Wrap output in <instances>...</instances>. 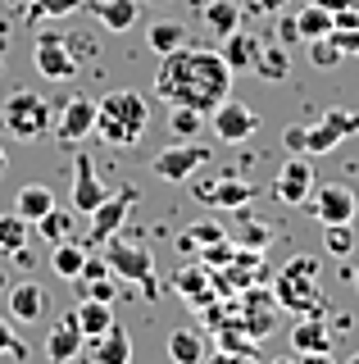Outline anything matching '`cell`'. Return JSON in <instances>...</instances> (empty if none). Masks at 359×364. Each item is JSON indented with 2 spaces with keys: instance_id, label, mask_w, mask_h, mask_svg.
Instances as JSON below:
<instances>
[{
  "instance_id": "cell-50",
  "label": "cell",
  "mask_w": 359,
  "mask_h": 364,
  "mask_svg": "<svg viewBox=\"0 0 359 364\" xmlns=\"http://www.w3.org/2000/svg\"><path fill=\"white\" fill-rule=\"evenodd\" d=\"M300 364H336L332 350H314V355H300Z\"/></svg>"
},
{
  "instance_id": "cell-1",
  "label": "cell",
  "mask_w": 359,
  "mask_h": 364,
  "mask_svg": "<svg viewBox=\"0 0 359 364\" xmlns=\"http://www.w3.org/2000/svg\"><path fill=\"white\" fill-rule=\"evenodd\" d=\"M232 68L223 64L219 50H196V46H177L160 55V73H155V96L164 105H192L200 114L219 109L232 96Z\"/></svg>"
},
{
  "instance_id": "cell-39",
  "label": "cell",
  "mask_w": 359,
  "mask_h": 364,
  "mask_svg": "<svg viewBox=\"0 0 359 364\" xmlns=\"http://www.w3.org/2000/svg\"><path fill=\"white\" fill-rule=\"evenodd\" d=\"M268 242H273V232H268L264 223H255L250 214L241 219V228H237V246H255V250H264Z\"/></svg>"
},
{
  "instance_id": "cell-40",
  "label": "cell",
  "mask_w": 359,
  "mask_h": 364,
  "mask_svg": "<svg viewBox=\"0 0 359 364\" xmlns=\"http://www.w3.org/2000/svg\"><path fill=\"white\" fill-rule=\"evenodd\" d=\"M232 255H237V242H228V237H219L214 246H205V250H200V264H205V269H223V264H228Z\"/></svg>"
},
{
  "instance_id": "cell-11",
  "label": "cell",
  "mask_w": 359,
  "mask_h": 364,
  "mask_svg": "<svg viewBox=\"0 0 359 364\" xmlns=\"http://www.w3.org/2000/svg\"><path fill=\"white\" fill-rule=\"evenodd\" d=\"M209 128H214L219 141H245V136L260 132V114H255L245 100H223L219 109H209Z\"/></svg>"
},
{
  "instance_id": "cell-35",
  "label": "cell",
  "mask_w": 359,
  "mask_h": 364,
  "mask_svg": "<svg viewBox=\"0 0 359 364\" xmlns=\"http://www.w3.org/2000/svg\"><path fill=\"white\" fill-rule=\"evenodd\" d=\"M32 232H41V237L55 246V242H64V237L73 232V219H69V214H60V205H55L50 214H41V219L32 223Z\"/></svg>"
},
{
  "instance_id": "cell-31",
  "label": "cell",
  "mask_w": 359,
  "mask_h": 364,
  "mask_svg": "<svg viewBox=\"0 0 359 364\" xmlns=\"http://www.w3.org/2000/svg\"><path fill=\"white\" fill-rule=\"evenodd\" d=\"M28 237H32V223L23 214H0V250L5 255H14V250H28Z\"/></svg>"
},
{
  "instance_id": "cell-34",
  "label": "cell",
  "mask_w": 359,
  "mask_h": 364,
  "mask_svg": "<svg viewBox=\"0 0 359 364\" xmlns=\"http://www.w3.org/2000/svg\"><path fill=\"white\" fill-rule=\"evenodd\" d=\"M150 50L155 55H168V50H177V46H187V28L182 23H173V18H160V23H150Z\"/></svg>"
},
{
  "instance_id": "cell-25",
  "label": "cell",
  "mask_w": 359,
  "mask_h": 364,
  "mask_svg": "<svg viewBox=\"0 0 359 364\" xmlns=\"http://www.w3.org/2000/svg\"><path fill=\"white\" fill-rule=\"evenodd\" d=\"M250 73L264 77V82H287V77H291V55H287V46H282V41H264L260 55H255V64H250Z\"/></svg>"
},
{
  "instance_id": "cell-9",
  "label": "cell",
  "mask_w": 359,
  "mask_h": 364,
  "mask_svg": "<svg viewBox=\"0 0 359 364\" xmlns=\"http://www.w3.org/2000/svg\"><path fill=\"white\" fill-rule=\"evenodd\" d=\"M187 187H192V196H196L200 205H209V210H245V205L255 200V182H245V178H237V173L214 178V182L187 178Z\"/></svg>"
},
{
  "instance_id": "cell-12",
  "label": "cell",
  "mask_w": 359,
  "mask_h": 364,
  "mask_svg": "<svg viewBox=\"0 0 359 364\" xmlns=\"http://www.w3.org/2000/svg\"><path fill=\"white\" fill-rule=\"evenodd\" d=\"M96 132V100L92 96H73L64 100V109H55V136L60 146H77Z\"/></svg>"
},
{
  "instance_id": "cell-8",
  "label": "cell",
  "mask_w": 359,
  "mask_h": 364,
  "mask_svg": "<svg viewBox=\"0 0 359 364\" xmlns=\"http://www.w3.org/2000/svg\"><path fill=\"white\" fill-rule=\"evenodd\" d=\"M237 314H241L245 333H250L255 341L273 337V333H277V323H282V305H277V296H273V291H264L260 282L241 291V310H237Z\"/></svg>"
},
{
  "instance_id": "cell-49",
  "label": "cell",
  "mask_w": 359,
  "mask_h": 364,
  "mask_svg": "<svg viewBox=\"0 0 359 364\" xmlns=\"http://www.w3.org/2000/svg\"><path fill=\"white\" fill-rule=\"evenodd\" d=\"M314 5H323L328 14H336V9H350V5H359V0H314Z\"/></svg>"
},
{
  "instance_id": "cell-17",
  "label": "cell",
  "mask_w": 359,
  "mask_h": 364,
  "mask_svg": "<svg viewBox=\"0 0 359 364\" xmlns=\"http://www.w3.org/2000/svg\"><path fill=\"white\" fill-rule=\"evenodd\" d=\"M82 346H87V337H82V328H77V318H60V323L50 328V337H46V360L50 364H73L77 355H82Z\"/></svg>"
},
{
  "instance_id": "cell-14",
  "label": "cell",
  "mask_w": 359,
  "mask_h": 364,
  "mask_svg": "<svg viewBox=\"0 0 359 364\" xmlns=\"http://www.w3.org/2000/svg\"><path fill=\"white\" fill-rule=\"evenodd\" d=\"M305 205L314 210V219H319V223H355V210H359L355 191L350 187H336V182H328V187H314Z\"/></svg>"
},
{
  "instance_id": "cell-6",
  "label": "cell",
  "mask_w": 359,
  "mask_h": 364,
  "mask_svg": "<svg viewBox=\"0 0 359 364\" xmlns=\"http://www.w3.org/2000/svg\"><path fill=\"white\" fill-rule=\"evenodd\" d=\"M355 132H359V109L328 105L319 123H305V146H300V155H332L336 146Z\"/></svg>"
},
{
  "instance_id": "cell-15",
  "label": "cell",
  "mask_w": 359,
  "mask_h": 364,
  "mask_svg": "<svg viewBox=\"0 0 359 364\" xmlns=\"http://www.w3.org/2000/svg\"><path fill=\"white\" fill-rule=\"evenodd\" d=\"M309 191H314V168L300 155H291L282 164V173H277V182H273V196L282 205H305Z\"/></svg>"
},
{
  "instance_id": "cell-13",
  "label": "cell",
  "mask_w": 359,
  "mask_h": 364,
  "mask_svg": "<svg viewBox=\"0 0 359 364\" xmlns=\"http://www.w3.org/2000/svg\"><path fill=\"white\" fill-rule=\"evenodd\" d=\"M132 200H137V191L123 187V191H109L105 200L92 210V246H105L109 237H118V228L128 223L132 214Z\"/></svg>"
},
{
  "instance_id": "cell-47",
  "label": "cell",
  "mask_w": 359,
  "mask_h": 364,
  "mask_svg": "<svg viewBox=\"0 0 359 364\" xmlns=\"http://www.w3.org/2000/svg\"><path fill=\"white\" fill-rule=\"evenodd\" d=\"M282 146H287V151H296V155H300V146H305V123H291V128L282 132Z\"/></svg>"
},
{
  "instance_id": "cell-41",
  "label": "cell",
  "mask_w": 359,
  "mask_h": 364,
  "mask_svg": "<svg viewBox=\"0 0 359 364\" xmlns=\"http://www.w3.org/2000/svg\"><path fill=\"white\" fill-rule=\"evenodd\" d=\"M332 41L341 55H359V28H332Z\"/></svg>"
},
{
  "instance_id": "cell-7",
  "label": "cell",
  "mask_w": 359,
  "mask_h": 364,
  "mask_svg": "<svg viewBox=\"0 0 359 364\" xmlns=\"http://www.w3.org/2000/svg\"><path fill=\"white\" fill-rule=\"evenodd\" d=\"M209 159V146L205 141H177V146H164L160 155L150 159V173L155 178H164V182H187V178H196V168Z\"/></svg>"
},
{
  "instance_id": "cell-52",
  "label": "cell",
  "mask_w": 359,
  "mask_h": 364,
  "mask_svg": "<svg viewBox=\"0 0 359 364\" xmlns=\"http://www.w3.org/2000/svg\"><path fill=\"white\" fill-rule=\"evenodd\" d=\"M273 364H300V355H282V360H273Z\"/></svg>"
},
{
  "instance_id": "cell-10",
  "label": "cell",
  "mask_w": 359,
  "mask_h": 364,
  "mask_svg": "<svg viewBox=\"0 0 359 364\" xmlns=\"http://www.w3.org/2000/svg\"><path fill=\"white\" fill-rule=\"evenodd\" d=\"M32 64H37V73L46 77V82H69L77 73V60H73L69 41H64L60 32H41L37 50H32Z\"/></svg>"
},
{
  "instance_id": "cell-22",
  "label": "cell",
  "mask_w": 359,
  "mask_h": 364,
  "mask_svg": "<svg viewBox=\"0 0 359 364\" xmlns=\"http://www.w3.org/2000/svg\"><path fill=\"white\" fill-rule=\"evenodd\" d=\"M87 346H92V364H132V337L118 323L105 328L100 337H92Z\"/></svg>"
},
{
  "instance_id": "cell-38",
  "label": "cell",
  "mask_w": 359,
  "mask_h": 364,
  "mask_svg": "<svg viewBox=\"0 0 359 364\" xmlns=\"http://www.w3.org/2000/svg\"><path fill=\"white\" fill-rule=\"evenodd\" d=\"M82 9V0H32V18H69Z\"/></svg>"
},
{
  "instance_id": "cell-46",
  "label": "cell",
  "mask_w": 359,
  "mask_h": 364,
  "mask_svg": "<svg viewBox=\"0 0 359 364\" xmlns=\"http://www.w3.org/2000/svg\"><path fill=\"white\" fill-rule=\"evenodd\" d=\"M209 364H260V355H245V350H214Z\"/></svg>"
},
{
  "instance_id": "cell-28",
  "label": "cell",
  "mask_w": 359,
  "mask_h": 364,
  "mask_svg": "<svg viewBox=\"0 0 359 364\" xmlns=\"http://www.w3.org/2000/svg\"><path fill=\"white\" fill-rule=\"evenodd\" d=\"M50 210H55V191L46 187V182H28V187H18L14 214H23L28 223H37L41 214H50Z\"/></svg>"
},
{
  "instance_id": "cell-54",
  "label": "cell",
  "mask_w": 359,
  "mask_h": 364,
  "mask_svg": "<svg viewBox=\"0 0 359 364\" xmlns=\"http://www.w3.org/2000/svg\"><path fill=\"white\" fill-rule=\"evenodd\" d=\"M346 364H359V355H355V360H346Z\"/></svg>"
},
{
  "instance_id": "cell-16",
  "label": "cell",
  "mask_w": 359,
  "mask_h": 364,
  "mask_svg": "<svg viewBox=\"0 0 359 364\" xmlns=\"http://www.w3.org/2000/svg\"><path fill=\"white\" fill-rule=\"evenodd\" d=\"M105 196H109V191H105V182L96 178L92 155H77V159H73V210H77V214H92Z\"/></svg>"
},
{
  "instance_id": "cell-37",
  "label": "cell",
  "mask_w": 359,
  "mask_h": 364,
  "mask_svg": "<svg viewBox=\"0 0 359 364\" xmlns=\"http://www.w3.org/2000/svg\"><path fill=\"white\" fill-rule=\"evenodd\" d=\"M341 60H346V55L336 50L332 37H314V41H309V64H314V68H336Z\"/></svg>"
},
{
  "instance_id": "cell-51",
  "label": "cell",
  "mask_w": 359,
  "mask_h": 364,
  "mask_svg": "<svg viewBox=\"0 0 359 364\" xmlns=\"http://www.w3.org/2000/svg\"><path fill=\"white\" fill-rule=\"evenodd\" d=\"M5 164H9V155H5V141H0V173H5Z\"/></svg>"
},
{
  "instance_id": "cell-45",
  "label": "cell",
  "mask_w": 359,
  "mask_h": 364,
  "mask_svg": "<svg viewBox=\"0 0 359 364\" xmlns=\"http://www.w3.org/2000/svg\"><path fill=\"white\" fill-rule=\"evenodd\" d=\"M82 296H96V301H109V305H114V282H109V273H105V278H96V282H87Z\"/></svg>"
},
{
  "instance_id": "cell-4",
  "label": "cell",
  "mask_w": 359,
  "mask_h": 364,
  "mask_svg": "<svg viewBox=\"0 0 359 364\" xmlns=\"http://www.w3.org/2000/svg\"><path fill=\"white\" fill-rule=\"evenodd\" d=\"M0 128L18 136V141H37V136H46L55 128V105L37 91H14L5 100V109H0Z\"/></svg>"
},
{
  "instance_id": "cell-27",
  "label": "cell",
  "mask_w": 359,
  "mask_h": 364,
  "mask_svg": "<svg viewBox=\"0 0 359 364\" xmlns=\"http://www.w3.org/2000/svg\"><path fill=\"white\" fill-rule=\"evenodd\" d=\"M87 255H92V246H82V242H73V237H64V242L50 246V269L60 273V278H73V282H77V273H82Z\"/></svg>"
},
{
  "instance_id": "cell-2",
  "label": "cell",
  "mask_w": 359,
  "mask_h": 364,
  "mask_svg": "<svg viewBox=\"0 0 359 364\" xmlns=\"http://www.w3.org/2000/svg\"><path fill=\"white\" fill-rule=\"evenodd\" d=\"M145 123H150V100L132 87H118V91L96 100V132L105 146H118V151L137 146Z\"/></svg>"
},
{
  "instance_id": "cell-5",
  "label": "cell",
  "mask_w": 359,
  "mask_h": 364,
  "mask_svg": "<svg viewBox=\"0 0 359 364\" xmlns=\"http://www.w3.org/2000/svg\"><path fill=\"white\" fill-rule=\"evenodd\" d=\"M105 264H109V273L114 278H123V282H141V291L145 296H160L155 287V255L145 246H137V242H123V237H109L105 242Z\"/></svg>"
},
{
  "instance_id": "cell-24",
  "label": "cell",
  "mask_w": 359,
  "mask_h": 364,
  "mask_svg": "<svg viewBox=\"0 0 359 364\" xmlns=\"http://www.w3.org/2000/svg\"><path fill=\"white\" fill-rule=\"evenodd\" d=\"M164 355L168 364H205V337L196 328H173L164 341Z\"/></svg>"
},
{
  "instance_id": "cell-33",
  "label": "cell",
  "mask_w": 359,
  "mask_h": 364,
  "mask_svg": "<svg viewBox=\"0 0 359 364\" xmlns=\"http://www.w3.org/2000/svg\"><path fill=\"white\" fill-rule=\"evenodd\" d=\"M200 128H205V114L192 109V105H168V132L177 136V141H192V136H200Z\"/></svg>"
},
{
  "instance_id": "cell-32",
  "label": "cell",
  "mask_w": 359,
  "mask_h": 364,
  "mask_svg": "<svg viewBox=\"0 0 359 364\" xmlns=\"http://www.w3.org/2000/svg\"><path fill=\"white\" fill-rule=\"evenodd\" d=\"M296 28H300V41H314V37H332V14L323 5H309L296 9Z\"/></svg>"
},
{
  "instance_id": "cell-29",
  "label": "cell",
  "mask_w": 359,
  "mask_h": 364,
  "mask_svg": "<svg viewBox=\"0 0 359 364\" xmlns=\"http://www.w3.org/2000/svg\"><path fill=\"white\" fill-rule=\"evenodd\" d=\"M205 28L209 37H228L241 28V0H209L205 5Z\"/></svg>"
},
{
  "instance_id": "cell-20",
  "label": "cell",
  "mask_w": 359,
  "mask_h": 364,
  "mask_svg": "<svg viewBox=\"0 0 359 364\" xmlns=\"http://www.w3.org/2000/svg\"><path fill=\"white\" fill-rule=\"evenodd\" d=\"M82 5L92 9L100 18V28H109V32H128L141 14V0H82Z\"/></svg>"
},
{
  "instance_id": "cell-42",
  "label": "cell",
  "mask_w": 359,
  "mask_h": 364,
  "mask_svg": "<svg viewBox=\"0 0 359 364\" xmlns=\"http://www.w3.org/2000/svg\"><path fill=\"white\" fill-rule=\"evenodd\" d=\"M109 273V264H105V255H87V264H82V273H77V282H96V278H105Z\"/></svg>"
},
{
  "instance_id": "cell-36",
  "label": "cell",
  "mask_w": 359,
  "mask_h": 364,
  "mask_svg": "<svg viewBox=\"0 0 359 364\" xmlns=\"http://www.w3.org/2000/svg\"><path fill=\"white\" fill-rule=\"evenodd\" d=\"M323 246H328V255H350L355 250V228L350 223H323Z\"/></svg>"
},
{
  "instance_id": "cell-3",
  "label": "cell",
  "mask_w": 359,
  "mask_h": 364,
  "mask_svg": "<svg viewBox=\"0 0 359 364\" xmlns=\"http://www.w3.org/2000/svg\"><path fill=\"white\" fill-rule=\"evenodd\" d=\"M273 296L287 314H319L323 310V278H319V255H296L287 259L282 273L273 278Z\"/></svg>"
},
{
  "instance_id": "cell-19",
  "label": "cell",
  "mask_w": 359,
  "mask_h": 364,
  "mask_svg": "<svg viewBox=\"0 0 359 364\" xmlns=\"http://www.w3.org/2000/svg\"><path fill=\"white\" fill-rule=\"evenodd\" d=\"M314 350H332V328L319 314H300L291 328V355H314Z\"/></svg>"
},
{
  "instance_id": "cell-21",
  "label": "cell",
  "mask_w": 359,
  "mask_h": 364,
  "mask_svg": "<svg viewBox=\"0 0 359 364\" xmlns=\"http://www.w3.org/2000/svg\"><path fill=\"white\" fill-rule=\"evenodd\" d=\"M223 46H219V55H223V64L232 68V73H245V68L255 64V55H260V37H255V32H228V37H219Z\"/></svg>"
},
{
  "instance_id": "cell-43",
  "label": "cell",
  "mask_w": 359,
  "mask_h": 364,
  "mask_svg": "<svg viewBox=\"0 0 359 364\" xmlns=\"http://www.w3.org/2000/svg\"><path fill=\"white\" fill-rule=\"evenodd\" d=\"M0 355H28V350H23V341L14 337V328H9L5 318H0Z\"/></svg>"
},
{
  "instance_id": "cell-26",
  "label": "cell",
  "mask_w": 359,
  "mask_h": 364,
  "mask_svg": "<svg viewBox=\"0 0 359 364\" xmlns=\"http://www.w3.org/2000/svg\"><path fill=\"white\" fill-rule=\"evenodd\" d=\"M73 318H77V328H82V337L92 341V337L105 333V328H114V305H109V301H96V296H82V301H77V310H73Z\"/></svg>"
},
{
  "instance_id": "cell-23",
  "label": "cell",
  "mask_w": 359,
  "mask_h": 364,
  "mask_svg": "<svg viewBox=\"0 0 359 364\" xmlns=\"http://www.w3.org/2000/svg\"><path fill=\"white\" fill-rule=\"evenodd\" d=\"M41 314H46V291H41L37 282L9 287V318H14V323H37Z\"/></svg>"
},
{
  "instance_id": "cell-48",
  "label": "cell",
  "mask_w": 359,
  "mask_h": 364,
  "mask_svg": "<svg viewBox=\"0 0 359 364\" xmlns=\"http://www.w3.org/2000/svg\"><path fill=\"white\" fill-rule=\"evenodd\" d=\"M250 9H255V14H282L287 0H250Z\"/></svg>"
},
{
  "instance_id": "cell-44",
  "label": "cell",
  "mask_w": 359,
  "mask_h": 364,
  "mask_svg": "<svg viewBox=\"0 0 359 364\" xmlns=\"http://www.w3.org/2000/svg\"><path fill=\"white\" fill-rule=\"evenodd\" d=\"M273 41H282V46H296V41H300L296 14H287V9H282V23H277V37H273Z\"/></svg>"
},
{
  "instance_id": "cell-53",
  "label": "cell",
  "mask_w": 359,
  "mask_h": 364,
  "mask_svg": "<svg viewBox=\"0 0 359 364\" xmlns=\"http://www.w3.org/2000/svg\"><path fill=\"white\" fill-rule=\"evenodd\" d=\"M355 291H359V269H355Z\"/></svg>"
},
{
  "instance_id": "cell-30",
  "label": "cell",
  "mask_w": 359,
  "mask_h": 364,
  "mask_svg": "<svg viewBox=\"0 0 359 364\" xmlns=\"http://www.w3.org/2000/svg\"><path fill=\"white\" fill-rule=\"evenodd\" d=\"M219 237H228L219 219H200V223H192V228H182V232H177V246H182V255H200V250L214 246Z\"/></svg>"
},
{
  "instance_id": "cell-18",
  "label": "cell",
  "mask_w": 359,
  "mask_h": 364,
  "mask_svg": "<svg viewBox=\"0 0 359 364\" xmlns=\"http://www.w3.org/2000/svg\"><path fill=\"white\" fill-rule=\"evenodd\" d=\"M173 287H177V296H182L187 305H196V310H205V305L219 296V291H214V273L200 264V259H196V264H187L182 273H177V278H173Z\"/></svg>"
}]
</instances>
